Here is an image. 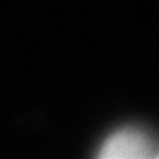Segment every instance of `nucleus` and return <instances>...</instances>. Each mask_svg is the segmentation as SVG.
<instances>
[{
    "label": "nucleus",
    "instance_id": "nucleus-1",
    "mask_svg": "<svg viewBox=\"0 0 159 159\" xmlns=\"http://www.w3.org/2000/svg\"><path fill=\"white\" fill-rule=\"evenodd\" d=\"M99 156L104 159H147L156 156V147L143 131L124 129L104 142Z\"/></svg>",
    "mask_w": 159,
    "mask_h": 159
}]
</instances>
